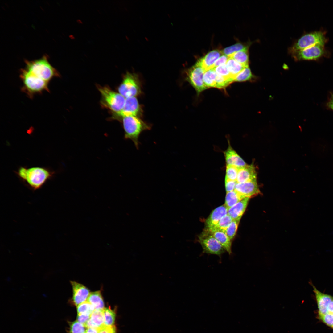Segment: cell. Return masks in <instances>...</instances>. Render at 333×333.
I'll list each match as a JSON object with an SVG mask.
<instances>
[{
    "label": "cell",
    "mask_w": 333,
    "mask_h": 333,
    "mask_svg": "<svg viewBox=\"0 0 333 333\" xmlns=\"http://www.w3.org/2000/svg\"><path fill=\"white\" fill-rule=\"evenodd\" d=\"M15 172L21 180L35 190L41 187L55 174L49 168L40 166H21Z\"/></svg>",
    "instance_id": "cell-1"
},
{
    "label": "cell",
    "mask_w": 333,
    "mask_h": 333,
    "mask_svg": "<svg viewBox=\"0 0 333 333\" xmlns=\"http://www.w3.org/2000/svg\"><path fill=\"white\" fill-rule=\"evenodd\" d=\"M26 64L25 69L48 83L53 78L59 76V72L49 63L46 57L27 61Z\"/></svg>",
    "instance_id": "cell-2"
},
{
    "label": "cell",
    "mask_w": 333,
    "mask_h": 333,
    "mask_svg": "<svg viewBox=\"0 0 333 333\" xmlns=\"http://www.w3.org/2000/svg\"><path fill=\"white\" fill-rule=\"evenodd\" d=\"M122 118L125 138L131 140L138 149L140 134L144 131L150 130L151 128L150 125L137 116H128Z\"/></svg>",
    "instance_id": "cell-3"
},
{
    "label": "cell",
    "mask_w": 333,
    "mask_h": 333,
    "mask_svg": "<svg viewBox=\"0 0 333 333\" xmlns=\"http://www.w3.org/2000/svg\"><path fill=\"white\" fill-rule=\"evenodd\" d=\"M20 77L23 84L22 90L30 97L43 91H49V83L35 76L25 68L22 69Z\"/></svg>",
    "instance_id": "cell-4"
},
{
    "label": "cell",
    "mask_w": 333,
    "mask_h": 333,
    "mask_svg": "<svg viewBox=\"0 0 333 333\" xmlns=\"http://www.w3.org/2000/svg\"><path fill=\"white\" fill-rule=\"evenodd\" d=\"M327 39L324 33L321 31L308 33L302 36L289 49L291 55L295 52L317 44L324 45Z\"/></svg>",
    "instance_id": "cell-5"
},
{
    "label": "cell",
    "mask_w": 333,
    "mask_h": 333,
    "mask_svg": "<svg viewBox=\"0 0 333 333\" xmlns=\"http://www.w3.org/2000/svg\"><path fill=\"white\" fill-rule=\"evenodd\" d=\"M203 253L217 255L220 257L226 251L220 244L208 231L205 229L198 236Z\"/></svg>",
    "instance_id": "cell-6"
},
{
    "label": "cell",
    "mask_w": 333,
    "mask_h": 333,
    "mask_svg": "<svg viewBox=\"0 0 333 333\" xmlns=\"http://www.w3.org/2000/svg\"><path fill=\"white\" fill-rule=\"evenodd\" d=\"M119 93L125 98L135 97L140 94L141 86L138 76L127 72L118 88Z\"/></svg>",
    "instance_id": "cell-7"
},
{
    "label": "cell",
    "mask_w": 333,
    "mask_h": 333,
    "mask_svg": "<svg viewBox=\"0 0 333 333\" xmlns=\"http://www.w3.org/2000/svg\"><path fill=\"white\" fill-rule=\"evenodd\" d=\"M98 89L104 101L110 109L116 113L122 110L126 99L124 97L106 87H100Z\"/></svg>",
    "instance_id": "cell-8"
},
{
    "label": "cell",
    "mask_w": 333,
    "mask_h": 333,
    "mask_svg": "<svg viewBox=\"0 0 333 333\" xmlns=\"http://www.w3.org/2000/svg\"><path fill=\"white\" fill-rule=\"evenodd\" d=\"M205 72L198 60L187 72V80L194 88L198 94L208 88L205 85L203 80Z\"/></svg>",
    "instance_id": "cell-9"
},
{
    "label": "cell",
    "mask_w": 333,
    "mask_h": 333,
    "mask_svg": "<svg viewBox=\"0 0 333 333\" xmlns=\"http://www.w3.org/2000/svg\"><path fill=\"white\" fill-rule=\"evenodd\" d=\"M326 54L324 45L317 44L292 54L294 59L300 60H316Z\"/></svg>",
    "instance_id": "cell-10"
},
{
    "label": "cell",
    "mask_w": 333,
    "mask_h": 333,
    "mask_svg": "<svg viewBox=\"0 0 333 333\" xmlns=\"http://www.w3.org/2000/svg\"><path fill=\"white\" fill-rule=\"evenodd\" d=\"M235 190L243 198H249L260 193L257 180L237 183Z\"/></svg>",
    "instance_id": "cell-11"
},
{
    "label": "cell",
    "mask_w": 333,
    "mask_h": 333,
    "mask_svg": "<svg viewBox=\"0 0 333 333\" xmlns=\"http://www.w3.org/2000/svg\"><path fill=\"white\" fill-rule=\"evenodd\" d=\"M70 282L73 291L72 301L77 306L87 300L90 293L89 290L83 285L75 281Z\"/></svg>",
    "instance_id": "cell-12"
},
{
    "label": "cell",
    "mask_w": 333,
    "mask_h": 333,
    "mask_svg": "<svg viewBox=\"0 0 333 333\" xmlns=\"http://www.w3.org/2000/svg\"><path fill=\"white\" fill-rule=\"evenodd\" d=\"M140 111V106L136 97L126 98L122 110L116 114L122 118L128 116H137Z\"/></svg>",
    "instance_id": "cell-13"
},
{
    "label": "cell",
    "mask_w": 333,
    "mask_h": 333,
    "mask_svg": "<svg viewBox=\"0 0 333 333\" xmlns=\"http://www.w3.org/2000/svg\"><path fill=\"white\" fill-rule=\"evenodd\" d=\"M228 210L224 204L213 210L206 220L205 229L209 231L212 229L224 216L228 214Z\"/></svg>",
    "instance_id": "cell-14"
},
{
    "label": "cell",
    "mask_w": 333,
    "mask_h": 333,
    "mask_svg": "<svg viewBox=\"0 0 333 333\" xmlns=\"http://www.w3.org/2000/svg\"><path fill=\"white\" fill-rule=\"evenodd\" d=\"M313 291L315 294L319 310V314H325L328 313V307L330 302L333 299V297L329 295L323 293L318 290L311 284Z\"/></svg>",
    "instance_id": "cell-15"
},
{
    "label": "cell",
    "mask_w": 333,
    "mask_h": 333,
    "mask_svg": "<svg viewBox=\"0 0 333 333\" xmlns=\"http://www.w3.org/2000/svg\"><path fill=\"white\" fill-rule=\"evenodd\" d=\"M257 180V173L253 164L240 167L238 170L237 183H244Z\"/></svg>",
    "instance_id": "cell-16"
},
{
    "label": "cell",
    "mask_w": 333,
    "mask_h": 333,
    "mask_svg": "<svg viewBox=\"0 0 333 333\" xmlns=\"http://www.w3.org/2000/svg\"><path fill=\"white\" fill-rule=\"evenodd\" d=\"M226 165H233L239 168L245 166L247 164L232 148L229 143L228 146L224 152Z\"/></svg>",
    "instance_id": "cell-17"
},
{
    "label": "cell",
    "mask_w": 333,
    "mask_h": 333,
    "mask_svg": "<svg viewBox=\"0 0 333 333\" xmlns=\"http://www.w3.org/2000/svg\"><path fill=\"white\" fill-rule=\"evenodd\" d=\"M249 198L245 197L228 210V214L233 219L240 220L246 208Z\"/></svg>",
    "instance_id": "cell-18"
},
{
    "label": "cell",
    "mask_w": 333,
    "mask_h": 333,
    "mask_svg": "<svg viewBox=\"0 0 333 333\" xmlns=\"http://www.w3.org/2000/svg\"><path fill=\"white\" fill-rule=\"evenodd\" d=\"M222 54L221 51L218 49L214 50L208 53L198 61L205 72L212 68L215 62Z\"/></svg>",
    "instance_id": "cell-19"
},
{
    "label": "cell",
    "mask_w": 333,
    "mask_h": 333,
    "mask_svg": "<svg viewBox=\"0 0 333 333\" xmlns=\"http://www.w3.org/2000/svg\"><path fill=\"white\" fill-rule=\"evenodd\" d=\"M104 322L103 310L95 309L84 326L87 328L100 329L104 326Z\"/></svg>",
    "instance_id": "cell-20"
},
{
    "label": "cell",
    "mask_w": 333,
    "mask_h": 333,
    "mask_svg": "<svg viewBox=\"0 0 333 333\" xmlns=\"http://www.w3.org/2000/svg\"><path fill=\"white\" fill-rule=\"evenodd\" d=\"M209 232L222 245L226 251L229 255H231L232 253L231 240L226 233L224 232L219 230Z\"/></svg>",
    "instance_id": "cell-21"
},
{
    "label": "cell",
    "mask_w": 333,
    "mask_h": 333,
    "mask_svg": "<svg viewBox=\"0 0 333 333\" xmlns=\"http://www.w3.org/2000/svg\"><path fill=\"white\" fill-rule=\"evenodd\" d=\"M226 64L231 77L234 80L237 75L246 67L230 58L228 59Z\"/></svg>",
    "instance_id": "cell-22"
},
{
    "label": "cell",
    "mask_w": 333,
    "mask_h": 333,
    "mask_svg": "<svg viewBox=\"0 0 333 333\" xmlns=\"http://www.w3.org/2000/svg\"><path fill=\"white\" fill-rule=\"evenodd\" d=\"M87 301L92 304L95 309L103 310L104 303L100 291L91 293Z\"/></svg>",
    "instance_id": "cell-23"
},
{
    "label": "cell",
    "mask_w": 333,
    "mask_h": 333,
    "mask_svg": "<svg viewBox=\"0 0 333 333\" xmlns=\"http://www.w3.org/2000/svg\"><path fill=\"white\" fill-rule=\"evenodd\" d=\"M251 44L248 43H238L226 47L221 51L222 55L229 56L237 51L245 50H249Z\"/></svg>",
    "instance_id": "cell-24"
},
{
    "label": "cell",
    "mask_w": 333,
    "mask_h": 333,
    "mask_svg": "<svg viewBox=\"0 0 333 333\" xmlns=\"http://www.w3.org/2000/svg\"><path fill=\"white\" fill-rule=\"evenodd\" d=\"M245 67H248L249 54L248 50H245L235 52L228 56Z\"/></svg>",
    "instance_id": "cell-25"
},
{
    "label": "cell",
    "mask_w": 333,
    "mask_h": 333,
    "mask_svg": "<svg viewBox=\"0 0 333 333\" xmlns=\"http://www.w3.org/2000/svg\"><path fill=\"white\" fill-rule=\"evenodd\" d=\"M243 199L234 190L226 193L224 205L228 209Z\"/></svg>",
    "instance_id": "cell-26"
},
{
    "label": "cell",
    "mask_w": 333,
    "mask_h": 333,
    "mask_svg": "<svg viewBox=\"0 0 333 333\" xmlns=\"http://www.w3.org/2000/svg\"><path fill=\"white\" fill-rule=\"evenodd\" d=\"M217 74L213 68L206 71L204 75L203 80L206 86L208 88L215 87V81Z\"/></svg>",
    "instance_id": "cell-27"
},
{
    "label": "cell",
    "mask_w": 333,
    "mask_h": 333,
    "mask_svg": "<svg viewBox=\"0 0 333 333\" xmlns=\"http://www.w3.org/2000/svg\"><path fill=\"white\" fill-rule=\"evenodd\" d=\"M104 319V326H109L114 325L116 313L114 311L109 308H104L103 310Z\"/></svg>",
    "instance_id": "cell-28"
},
{
    "label": "cell",
    "mask_w": 333,
    "mask_h": 333,
    "mask_svg": "<svg viewBox=\"0 0 333 333\" xmlns=\"http://www.w3.org/2000/svg\"><path fill=\"white\" fill-rule=\"evenodd\" d=\"M232 220V218L227 214L224 216L212 229L208 231H211L214 230H219L224 232Z\"/></svg>",
    "instance_id": "cell-29"
},
{
    "label": "cell",
    "mask_w": 333,
    "mask_h": 333,
    "mask_svg": "<svg viewBox=\"0 0 333 333\" xmlns=\"http://www.w3.org/2000/svg\"><path fill=\"white\" fill-rule=\"evenodd\" d=\"M69 327L68 333H85L87 328L77 321L69 322Z\"/></svg>",
    "instance_id": "cell-30"
},
{
    "label": "cell",
    "mask_w": 333,
    "mask_h": 333,
    "mask_svg": "<svg viewBox=\"0 0 333 333\" xmlns=\"http://www.w3.org/2000/svg\"><path fill=\"white\" fill-rule=\"evenodd\" d=\"M253 77V75L248 66L245 68L237 75L235 78L234 81H245L251 79Z\"/></svg>",
    "instance_id": "cell-31"
},
{
    "label": "cell",
    "mask_w": 333,
    "mask_h": 333,
    "mask_svg": "<svg viewBox=\"0 0 333 333\" xmlns=\"http://www.w3.org/2000/svg\"><path fill=\"white\" fill-rule=\"evenodd\" d=\"M95 309L94 306L87 301L81 303L77 306L78 314H91Z\"/></svg>",
    "instance_id": "cell-32"
},
{
    "label": "cell",
    "mask_w": 333,
    "mask_h": 333,
    "mask_svg": "<svg viewBox=\"0 0 333 333\" xmlns=\"http://www.w3.org/2000/svg\"><path fill=\"white\" fill-rule=\"evenodd\" d=\"M239 222V220H233L224 232L231 240L236 235Z\"/></svg>",
    "instance_id": "cell-33"
},
{
    "label": "cell",
    "mask_w": 333,
    "mask_h": 333,
    "mask_svg": "<svg viewBox=\"0 0 333 333\" xmlns=\"http://www.w3.org/2000/svg\"><path fill=\"white\" fill-rule=\"evenodd\" d=\"M239 167L233 165H226L225 179L236 181Z\"/></svg>",
    "instance_id": "cell-34"
},
{
    "label": "cell",
    "mask_w": 333,
    "mask_h": 333,
    "mask_svg": "<svg viewBox=\"0 0 333 333\" xmlns=\"http://www.w3.org/2000/svg\"><path fill=\"white\" fill-rule=\"evenodd\" d=\"M233 81L231 79L227 78L217 74L215 87L220 89L224 88Z\"/></svg>",
    "instance_id": "cell-35"
},
{
    "label": "cell",
    "mask_w": 333,
    "mask_h": 333,
    "mask_svg": "<svg viewBox=\"0 0 333 333\" xmlns=\"http://www.w3.org/2000/svg\"><path fill=\"white\" fill-rule=\"evenodd\" d=\"M217 74L227 78L231 79L230 73L226 64H222L213 68Z\"/></svg>",
    "instance_id": "cell-36"
},
{
    "label": "cell",
    "mask_w": 333,
    "mask_h": 333,
    "mask_svg": "<svg viewBox=\"0 0 333 333\" xmlns=\"http://www.w3.org/2000/svg\"><path fill=\"white\" fill-rule=\"evenodd\" d=\"M320 320L326 325L333 329V314L327 313L325 314H318Z\"/></svg>",
    "instance_id": "cell-37"
},
{
    "label": "cell",
    "mask_w": 333,
    "mask_h": 333,
    "mask_svg": "<svg viewBox=\"0 0 333 333\" xmlns=\"http://www.w3.org/2000/svg\"><path fill=\"white\" fill-rule=\"evenodd\" d=\"M225 187L226 192H228L235 189V186L237 183L236 181H233L225 179Z\"/></svg>",
    "instance_id": "cell-38"
},
{
    "label": "cell",
    "mask_w": 333,
    "mask_h": 333,
    "mask_svg": "<svg viewBox=\"0 0 333 333\" xmlns=\"http://www.w3.org/2000/svg\"><path fill=\"white\" fill-rule=\"evenodd\" d=\"M229 59V58L228 56L222 55L216 61L212 66V68H213L220 65L226 64Z\"/></svg>",
    "instance_id": "cell-39"
},
{
    "label": "cell",
    "mask_w": 333,
    "mask_h": 333,
    "mask_svg": "<svg viewBox=\"0 0 333 333\" xmlns=\"http://www.w3.org/2000/svg\"><path fill=\"white\" fill-rule=\"evenodd\" d=\"M98 333H116V328L114 325L104 326L99 329Z\"/></svg>",
    "instance_id": "cell-40"
},
{
    "label": "cell",
    "mask_w": 333,
    "mask_h": 333,
    "mask_svg": "<svg viewBox=\"0 0 333 333\" xmlns=\"http://www.w3.org/2000/svg\"><path fill=\"white\" fill-rule=\"evenodd\" d=\"M90 316L89 314H78L77 321L84 325L90 319Z\"/></svg>",
    "instance_id": "cell-41"
},
{
    "label": "cell",
    "mask_w": 333,
    "mask_h": 333,
    "mask_svg": "<svg viewBox=\"0 0 333 333\" xmlns=\"http://www.w3.org/2000/svg\"><path fill=\"white\" fill-rule=\"evenodd\" d=\"M327 106L333 111V93L331 96L327 103Z\"/></svg>",
    "instance_id": "cell-42"
},
{
    "label": "cell",
    "mask_w": 333,
    "mask_h": 333,
    "mask_svg": "<svg viewBox=\"0 0 333 333\" xmlns=\"http://www.w3.org/2000/svg\"><path fill=\"white\" fill-rule=\"evenodd\" d=\"M99 329L93 328H87L85 333H98Z\"/></svg>",
    "instance_id": "cell-43"
},
{
    "label": "cell",
    "mask_w": 333,
    "mask_h": 333,
    "mask_svg": "<svg viewBox=\"0 0 333 333\" xmlns=\"http://www.w3.org/2000/svg\"><path fill=\"white\" fill-rule=\"evenodd\" d=\"M328 313L333 314V299L329 304L328 307Z\"/></svg>",
    "instance_id": "cell-44"
},
{
    "label": "cell",
    "mask_w": 333,
    "mask_h": 333,
    "mask_svg": "<svg viewBox=\"0 0 333 333\" xmlns=\"http://www.w3.org/2000/svg\"></svg>",
    "instance_id": "cell-45"
}]
</instances>
